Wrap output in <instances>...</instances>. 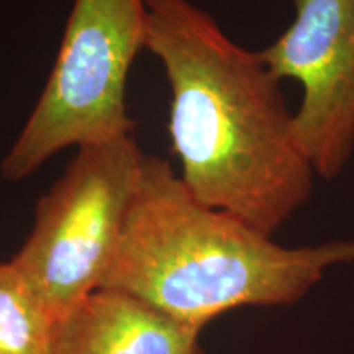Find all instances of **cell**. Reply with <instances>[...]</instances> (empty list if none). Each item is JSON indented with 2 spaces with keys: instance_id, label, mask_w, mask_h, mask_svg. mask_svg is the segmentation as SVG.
<instances>
[{
  "instance_id": "obj_2",
  "label": "cell",
  "mask_w": 354,
  "mask_h": 354,
  "mask_svg": "<svg viewBox=\"0 0 354 354\" xmlns=\"http://www.w3.org/2000/svg\"><path fill=\"white\" fill-rule=\"evenodd\" d=\"M354 240L282 246L190 194L167 161L146 156L117 253L100 289L125 292L202 331L240 307L297 304Z\"/></svg>"
},
{
  "instance_id": "obj_5",
  "label": "cell",
  "mask_w": 354,
  "mask_h": 354,
  "mask_svg": "<svg viewBox=\"0 0 354 354\" xmlns=\"http://www.w3.org/2000/svg\"><path fill=\"white\" fill-rule=\"evenodd\" d=\"M289 28L261 50L279 81L304 97L295 133L315 176L333 180L354 153V0H294Z\"/></svg>"
},
{
  "instance_id": "obj_3",
  "label": "cell",
  "mask_w": 354,
  "mask_h": 354,
  "mask_svg": "<svg viewBox=\"0 0 354 354\" xmlns=\"http://www.w3.org/2000/svg\"><path fill=\"white\" fill-rule=\"evenodd\" d=\"M145 0H74L50 77L2 162L20 183L68 148L131 135L127 84L146 50Z\"/></svg>"
},
{
  "instance_id": "obj_6",
  "label": "cell",
  "mask_w": 354,
  "mask_h": 354,
  "mask_svg": "<svg viewBox=\"0 0 354 354\" xmlns=\"http://www.w3.org/2000/svg\"><path fill=\"white\" fill-rule=\"evenodd\" d=\"M198 335L125 292L99 289L55 323L46 354H205Z\"/></svg>"
},
{
  "instance_id": "obj_7",
  "label": "cell",
  "mask_w": 354,
  "mask_h": 354,
  "mask_svg": "<svg viewBox=\"0 0 354 354\" xmlns=\"http://www.w3.org/2000/svg\"><path fill=\"white\" fill-rule=\"evenodd\" d=\"M53 326L10 261H0V354H46Z\"/></svg>"
},
{
  "instance_id": "obj_4",
  "label": "cell",
  "mask_w": 354,
  "mask_h": 354,
  "mask_svg": "<svg viewBox=\"0 0 354 354\" xmlns=\"http://www.w3.org/2000/svg\"><path fill=\"white\" fill-rule=\"evenodd\" d=\"M145 161L133 135L81 146L39 197L10 263L55 323L104 284Z\"/></svg>"
},
{
  "instance_id": "obj_1",
  "label": "cell",
  "mask_w": 354,
  "mask_h": 354,
  "mask_svg": "<svg viewBox=\"0 0 354 354\" xmlns=\"http://www.w3.org/2000/svg\"><path fill=\"white\" fill-rule=\"evenodd\" d=\"M149 50L171 88L180 180L205 205L272 236L312 197L315 171L281 81L190 0H145Z\"/></svg>"
}]
</instances>
